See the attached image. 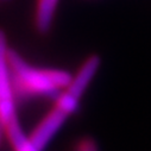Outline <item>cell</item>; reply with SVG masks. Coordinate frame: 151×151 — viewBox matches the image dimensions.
<instances>
[{
	"mask_svg": "<svg viewBox=\"0 0 151 151\" xmlns=\"http://www.w3.org/2000/svg\"><path fill=\"white\" fill-rule=\"evenodd\" d=\"M3 129L5 131V134L10 142L13 151H38L35 147V145L31 143L29 137L22 130L20 124L17 118L11 120Z\"/></svg>",
	"mask_w": 151,
	"mask_h": 151,
	"instance_id": "8992f818",
	"label": "cell"
},
{
	"mask_svg": "<svg viewBox=\"0 0 151 151\" xmlns=\"http://www.w3.org/2000/svg\"><path fill=\"white\" fill-rule=\"evenodd\" d=\"M99 65H100V58L98 56L93 55L88 57L80 67L78 74L75 76H71V81L64 91H67L69 94L74 95L75 98L80 99L82 94L86 92L88 85L92 82L93 78L95 76Z\"/></svg>",
	"mask_w": 151,
	"mask_h": 151,
	"instance_id": "277c9868",
	"label": "cell"
},
{
	"mask_svg": "<svg viewBox=\"0 0 151 151\" xmlns=\"http://www.w3.org/2000/svg\"><path fill=\"white\" fill-rule=\"evenodd\" d=\"M1 130H3V129L0 127V142H1Z\"/></svg>",
	"mask_w": 151,
	"mask_h": 151,
	"instance_id": "9c48e42d",
	"label": "cell"
},
{
	"mask_svg": "<svg viewBox=\"0 0 151 151\" xmlns=\"http://www.w3.org/2000/svg\"><path fill=\"white\" fill-rule=\"evenodd\" d=\"M7 40L3 30H0V127H4L17 118L16 98L12 88L11 75L7 64Z\"/></svg>",
	"mask_w": 151,
	"mask_h": 151,
	"instance_id": "7a4b0ae2",
	"label": "cell"
},
{
	"mask_svg": "<svg viewBox=\"0 0 151 151\" xmlns=\"http://www.w3.org/2000/svg\"><path fill=\"white\" fill-rule=\"evenodd\" d=\"M68 116L65 113L54 106V108L48 114H45V117L38 123V125L29 136V139L35 145V147L38 151H43L50 143V140L55 137V134L60 131V129L63 126Z\"/></svg>",
	"mask_w": 151,
	"mask_h": 151,
	"instance_id": "3957f363",
	"label": "cell"
},
{
	"mask_svg": "<svg viewBox=\"0 0 151 151\" xmlns=\"http://www.w3.org/2000/svg\"><path fill=\"white\" fill-rule=\"evenodd\" d=\"M54 100H55V107L61 109L63 113H65L68 117L79 109L80 99H78V98H75L74 95L69 94L64 89L62 92H60L58 95Z\"/></svg>",
	"mask_w": 151,
	"mask_h": 151,
	"instance_id": "52a82bcc",
	"label": "cell"
},
{
	"mask_svg": "<svg viewBox=\"0 0 151 151\" xmlns=\"http://www.w3.org/2000/svg\"><path fill=\"white\" fill-rule=\"evenodd\" d=\"M60 0H37L35 11V27L41 35L51 29Z\"/></svg>",
	"mask_w": 151,
	"mask_h": 151,
	"instance_id": "5b68a950",
	"label": "cell"
},
{
	"mask_svg": "<svg viewBox=\"0 0 151 151\" xmlns=\"http://www.w3.org/2000/svg\"><path fill=\"white\" fill-rule=\"evenodd\" d=\"M7 64L16 100L36 96L55 99L71 81V75L65 70L35 68L12 49L7 50Z\"/></svg>",
	"mask_w": 151,
	"mask_h": 151,
	"instance_id": "6da1fadb",
	"label": "cell"
},
{
	"mask_svg": "<svg viewBox=\"0 0 151 151\" xmlns=\"http://www.w3.org/2000/svg\"><path fill=\"white\" fill-rule=\"evenodd\" d=\"M75 151H99L96 143L92 138H82L78 142Z\"/></svg>",
	"mask_w": 151,
	"mask_h": 151,
	"instance_id": "ba28073f",
	"label": "cell"
}]
</instances>
